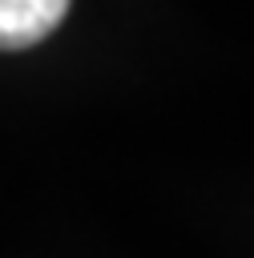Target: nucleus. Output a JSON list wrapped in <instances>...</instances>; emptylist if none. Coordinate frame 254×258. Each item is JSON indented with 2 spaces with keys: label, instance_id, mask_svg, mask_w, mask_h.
Here are the masks:
<instances>
[{
  "label": "nucleus",
  "instance_id": "obj_1",
  "mask_svg": "<svg viewBox=\"0 0 254 258\" xmlns=\"http://www.w3.org/2000/svg\"><path fill=\"white\" fill-rule=\"evenodd\" d=\"M65 12L69 0H0V48H28L44 40Z\"/></svg>",
  "mask_w": 254,
  "mask_h": 258
}]
</instances>
